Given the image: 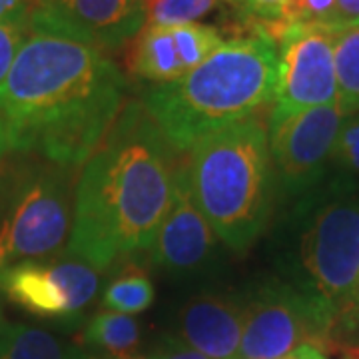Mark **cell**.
<instances>
[{
    "mask_svg": "<svg viewBox=\"0 0 359 359\" xmlns=\"http://www.w3.org/2000/svg\"><path fill=\"white\" fill-rule=\"evenodd\" d=\"M347 355L351 359H359V347H351V349H347Z\"/></svg>",
    "mask_w": 359,
    "mask_h": 359,
    "instance_id": "obj_30",
    "label": "cell"
},
{
    "mask_svg": "<svg viewBox=\"0 0 359 359\" xmlns=\"http://www.w3.org/2000/svg\"><path fill=\"white\" fill-rule=\"evenodd\" d=\"M82 347L106 351L110 355H132L140 344V325L134 318L120 311H100L92 316L78 335Z\"/></svg>",
    "mask_w": 359,
    "mask_h": 359,
    "instance_id": "obj_15",
    "label": "cell"
},
{
    "mask_svg": "<svg viewBox=\"0 0 359 359\" xmlns=\"http://www.w3.org/2000/svg\"><path fill=\"white\" fill-rule=\"evenodd\" d=\"M126 65L134 76L166 84L182 78L188 70L180 58L178 46L170 26L144 25L140 32L130 40Z\"/></svg>",
    "mask_w": 359,
    "mask_h": 359,
    "instance_id": "obj_14",
    "label": "cell"
},
{
    "mask_svg": "<svg viewBox=\"0 0 359 359\" xmlns=\"http://www.w3.org/2000/svg\"><path fill=\"white\" fill-rule=\"evenodd\" d=\"M244 332V304L202 295L192 299L180 313L182 341L208 359H238Z\"/></svg>",
    "mask_w": 359,
    "mask_h": 359,
    "instance_id": "obj_13",
    "label": "cell"
},
{
    "mask_svg": "<svg viewBox=\"0 0 359 359\" xmlns=\"http://www.w3.org/2000/svg\"><path fill=\"white\" fill-rule=\"evenodd\" d=\"M76 359H150V358H142V355H112V358H94V355L84 353L82 349H78Z\"/></svg>",
    "mask_w": 359,
    "mask_h": 359,
    "instance_id": "obj_29",
    "label": "cell"
},
{
    "mask_svg": "<svg viewBox=\"0 0 359 359\" xmlns=\"http://www.w3.org/2000/svg\"><path fill=\"white\" fill-rule=\"evenodd\" d=\"M198 208L231 250L242 252L264 230L271 196L268 126L254 112L192 148L188 162Z\"/></svg>",
    "mask_w": 359,
    "mask_h": 359,
    "instance_id": "obj_4",
    "label": "cell"
},
{
    "mask_svg": "<svg viewBox=\"0 0 359 359\" xmlns=\"http://www.w3.org/2000/svg\"><path fill=\"white\" fill-rule=\"evenodd\" d=\"M0 290L39 318L72 321L98 292V273L72 254L50 262L28 259L0 269Z\"/></svg>",
    "mask_w": 359,
    "mask_h": 359,
    "instance_id": "obj_9",
    "label": "cell"
},
{
    "mask_svg": "<svg viewBox=\"0 0 359 359\" xmlns=\"http://www.w3.org/2000/svg\"><path fill=\"white\" fill-rule=\"evenodd\" d=\"M344 120L339 104L332 102L268 126L269 156L285 188L302 190L316 182L334 154Z\"/></svg>",
    "mask_w": 359,
    "mask_h": 359,
    "instance_id": "obj_11",
    "label": "cell"
},
{
    "mask_svg": "<svg viewBox=\"0 0 359 359\" xmlns=\"http://www.w3.org/2000/svg\"><path fill=\"white\" fill-rule=\"evenodd\" d=\"M224 0H148L146 25L176 26L196 22Z\"/></svg>",
    "mask_w": 359,
    "mask_h": 359,
    "instance_id": "obj_19",
    "label": "cell"
},
{
    "mask_svg": "<svg viewBox=\"0 0 359 359\" xmlns=\"http://www.w3.org/2000/svg\"><path fill=\"white\" fill-rule=\"evenodd\" d=\"M335 0H292L287 14H285V22L287 25H321L330 20V16L334 13Z\"/></svg>",
    "mask_w": 359,
    "mask_h": 359,
    "instance_id": "obj_24",
    "label": "cell"
},
{
    "mask_svg": "<svg viewBox=\"0 0 359 359\" xmlns=\"http://www.w3.org/2000/svg\"><path fill=\"white\" fill-rule=\"evenodd\" d=\"M332 347H359V276L353 294L332 327Z\"/></svg>",
    "mask_w": 359,
    "mask_h": 359,
    "instance_id": "obj_23",
    "label": "cell"
},
{
    "mask_svg": "<svg viewBox=\"0 0 359 359\" xmlns=\"http://www.w3.org/2000/svg\"><path fill=\"white\" fill-rule=\"evenodd\" d=\"M252 25V30H264L271 39L283 28L292 0H226Z\"/></svg>",
    "mask_w": 359,
    "mask_h": 359,
    "instance_id": "obj_20",
    "label": "cell"
},
{
    "mask_svg": "<svg viewBox=\"0 0 359 359\" xmlns=\"http://www.w3.org/2000/svg\"><path fill=\"white\" fill-rule=\"evenodd\" d=\"M76 347H65L44 330L0 321V359H76Z\"/></svg>",
    "mask_w": 359,
    "mask_h": 359,
    "instance_id": "obj_16",
    "label": "cell"
},
{
    "mask_svg": "<svg viewBox=\"0 0 359 359\" xmlns=\"http://www.w3.org/2000/svg\"><path fill=\"white\" fill-rule=\"evenodd\" d=\"M321 359H325V358H321Z\"/></svg>",
    "mask_w": 359,
    "mask_h": 359,
    "instance_id": "obj_31",
    "label": "cell"
},
{
    "mask_svg": "<svg viewBox=\"0 0 359 359\" xmlns=\"http://www.w3.org/2000/svg\"><path fill=\"white\" fill-rule=\"evenodd\" d=\"M325 26L332 30L359 26V0H335L334 13Z\"/></svg>",
    "mask_w": 359,
    "mask_h": 359,
    "instance_id": "obj_25",
    "label": "cell"
},
{
    "mask_svg": "<svg viewBox=\"0 0 359 359\" xmlns=\"http://www.w3.org/2000/svg\"><path fill=\"white\" fill-rule=\"evenodd\" d=\"M299 262L308 278L302 290L330 313L334 327L359 276V202L321 208L302 238Z\"/></svg>",
    "mask_w": 359,
    "mask_h": 359,
    "instance_id": "obj_6",
    "label": "cell"
},
{
    "mask_svg": "<svg viewBox=\"0 0 359 359\" xmlns=\"http://www.w3.org/2000/svg\"><path fill=\"white\" fill-rule=\"evenodd\" d=\"M146 25V0H34L30 28L60 32L98 50H118Z\"/></svg>",
    "mask_w": 359,
    "mask_h": 359,
    "instance_id": "obj_10",
    "label": "cell"
},
{
    "mask_svg": "<svg viewBox=\"0 0 359 359\" xmlns=\"http://www.w3.org/2000/svg\"><path fill=\"white\" fill-rule=\"evenodd\" d=\"M126 80L102 50L30 28L0 82V158L39 150L56 166L86 162L122 110Z\"/></svg>",
    "mask_w": 359,
    "mask_h": 359,
    "instance_id": "obj_1",
    "label": "cell"
},
{
    "mask_svg": "<svg viewBox=\"0 0 359 359\" xmlns=\"http://www.w3.org/2000/svg\"><path fill=\"white\" fill-rule=\"evenodd\" d=\"M334 65L337 104L347 116L359 112V26L335 30Z\"/></svg>",
    "mask_w": 359,
    "mask_h": 359,
    "instance_id": "obj_17",
    "label": "cell"
},
{
    "mask_svg": "<svg viewBox=\"0 0 359 359\" xmlns=\"http://www.w3.org/2000/svg\"><path fill=\"white\" fill-rule=\"evenodd\" d=\"M304 344L332 349V318L306 290L268 283L244 304L238 359H278Z\"/></svg>",
    "mask_w": 359,
    "mask_h": 359,
    "instance_id": "obj_5",
    "label": "cell"
},
{
    "mask_svg": "<svg viewBox=\"0 0 359 359\" xmlns=\"http://www.w3.org/2000/svg\"><path fill=\"white\" fill-rule=\"evenodd\" d=\"M334 36L335 30L321 25H287L278 32L280 72L268 126L337 102Z\"/></svg>",
    "mask_w": 359,
    "mask_h": 359,
    "instance_id": "obj_8",
    "label": "cell"
},
{
    "mask_svg": "<svg viewBox=\"0 0 359 359\" xmlns=\"http://www.w3.org/2000/svg\"><path fill=\"white\" fill-rule=\"evenodd\" d=\"M146 2H148V0H146Z\"/></svg>",
    "mask_w": 359,
    "mask_h": 359,
    "instance_id": "obj_32",
    "label": "cell"
},
{
    "mask_svg": "<svg viewBox=\"0 0 359 359\" xmlns=\"http://www.w3.org/2000/svg\"><path fill=\"white\" fill-rule=\"evenodd\" d=\"M216 244V231L194 198L188 164H180L166 216L150 244L154 264L172 271H188L204 264Z\"/></svg>",
    "mask_w": 359,
    "mask_h": 359,
    "instance_id": "obj_12",
    "label": "cell"
},
{
    "mask_svg": "<svg viewBox=\"0 0 359 359\" xmlns=\"http://www.w3.org/2000/svg\"><path fill=\"white\" fill-rule=\"evenodd\" d=\"M323 358V351H320L316 346L311 344H304V346L295 347L294 351L285 353L282 358L278 359H321Z\"/></svg>",
    "mask_w": 359,
    "mask_h": 359,
    "instance_id": "obj_28",
    "label": "cell"
},
{
    "mask_svg": "<svg viewBox=\"0 0 359 359\" xmlns=\"http://www.w3.org/2000/svg\"><path fill=\"white\" fill-rule=\"evenodd\" d=\"M278 72V42L252 30L224 40L182 78L148 90L142 102L174 150H192L214 132L273 104Z\"/></svg>",
    "mask_w": 359,
    "mask_h": 359,
    "instance_id": "obj_3",
    "label": "cell"
},
{
    "mask_svg": "<svg viewBox=\"0 0 359 359\" xmlns=\"http://www.w3.org/2000/svg\"><path fill=\"white\" fill-rule=\"evenodd\" d=\"M332 158L347 174H359V112L344 120Z\"/></svg>",
    "mask_w": 359,
    "mask_h": 359,
    "instance_id": "obj_22",
    "label": "cell"
},
{
    "mask_svg": "<svg viewBox=\"0 0 359 359\" xmlns=\"http://www.w3.org/2000/svg\"><path fill=\"white\" fill-rule=\"evenodd\" d=\"M30 13L14 14L11 18L0 20V82L8 74L16 52L30 30Z\"/></svg>",
    "mask_w": 359,
    "mask_h": 359,
    "instance_id": "obj_21",
    "label": "cell"
},
{
    "mask_svg": "<svg viewBox=\"0 0 359 359\" xmlns=\"http://www.w3.org/2000/svg\"><path fill=\"white\" fill-rule=\"evenodd\" d=\"M34 0H0V20L11 18L14 14L30 13Z\"/></svg>",
    "mask_w": 359,
    "mask_h": 359,
    "instance_id": "obj_27",
    "label": "cell"
},
{
    "mask_svg": "<svg viewBox=\"0 0 359 359\" xmlns=\"http://www.w3.org/2000/svg\"><path fill=\"white\" fill-rule=\"evenodd\" d=\"M150 359H208L200 351H196L186 341L176 339V337H168L160 346L156 347V351L150 355Z\"/></svg>",
    "mask_w": 359,
    "mask_h": 359,
    "instance_id": "obj_26",
    "label": "cell"
},
{
    "mask_svg": "<svg viewBox=\"0 0 359 359\" xmlns=\"http://www.w3.org/2000/svg\"><path fill=\"white\" fill-rule=\"evenodd\" d=\"M154 302V285L140 269H130L118 276L106 285L102 294V306L120 313H140Z\"/></svg>",
    "mask_w": 359,
    "mask_h": 359,
    "instance_id": "obj_18",
    "label": "cell"
},
{
    "mask_svg": "<svg viewBox=\"0 0 359 359\" xmlns=\"http://www.w3.org/2000/svg\"><path fill=\"white\" fill-rule=\"evenodd\" d=\"M70 231L68 182L56 170H40L16 190L0 222V269L58 252Z\"/></svg>",
    "mask_w": 359,
    "mask_h": 359,
    "instance_id": "obj_7",
    "label": "cell"
},
{
    "mask_svg": "<svg viewBox=\"0 0 359 359\" xmlns=\"http://www.w3.org/2000/svg\"><path fill=\"white\" fill-rule=\"evenodd\" d=\"M180 164L144 102L122 106L78 180L68 252L92 268L146 250L166 216Z\"/></svg>",
    "mask_w": 359,
    "mask_h": 359,
    "instance_id": "obj_2",
    "label": "cell"
}]
</instances>
